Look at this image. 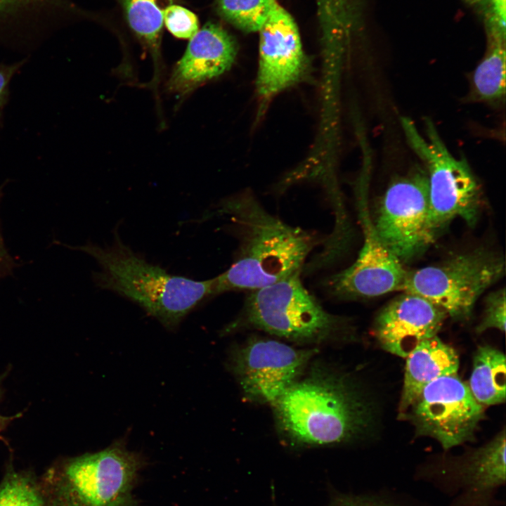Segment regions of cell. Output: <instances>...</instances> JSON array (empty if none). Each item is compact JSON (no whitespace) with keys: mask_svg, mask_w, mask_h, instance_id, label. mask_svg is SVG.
<instances>
[{"mask_svg":"<svg viewBox=\"0 0 506 506\" xmlns=\"http://www.w3.org/2000/svg\"><path fill=\"white\" fill-rule=\"evenodd\" d=\"M365 192L360 195L358 209L363 233L362 248L356 261L328 277L327 292L337 298H370L403 292L408 271L382 243L369 214Z\"/></svg>","mask_w":506,"mask_h":506,"instance_id":"8fae6325","label":"cell"},{"mask_svg":"<svg viewBox=\"0 0 506 506\" xmlns=\"http://www.w3.org/2000/svg\"><path fill=\"white\" fill-rule=\"evenodd\" d=\"M214 214L227 216L239 242L230 268L214 278L212 296L249 292L300 274L318 242L313 233L268 213L249 193L224 199Z\"/></svg>","mask_w":506,"mask_h":506,"instance_id":"6da1fadb","label":"cell"},{"mask_svg":"<svg viewBox=\"0 0 506 506\" xmlns=\"http://www.w3.org/2000/svg\"><path fill=\"white\" fill-rule=\"evenodd\" d=\"M505 354L495 347L483 345L475 351L467 385L474 398L481 405L505 403Z\"/></svg>","mask_w":506,"mask_h":506,"instance_id":"ac0fdd59","label":"cell"},{"mask_svg":"<svg viewBox=\"0 0 506 506\" xmlns=\"http://www.w3.org/2000/svg\"><path fill=\"white\" fill-rule=\"evenodd\" d=\"M485 22L487 48L473 72L471 90L476 100L495 104L505 96V29L491 20Z\"/></svg>","mask_w":506,"mask_h":506,"instance_id":"2e32d148","label":"cell"},{"mask_svg":"<svg viewBox=\"0 0 506 506\" xmlns=\"http://www.w3.org/2000/svg\"><path fill=\"white\" fill-rule=\"evenodd\" d=\"M93 257L100 271L93 273L96 285L127 298L174 329L202 300L212 297L214 278L195 280L167 273L134 252L117 230L105 246L91 242L72 247Z\"/></svg>","mask_w":506,"mask_h":506,"instance_id":"3957f363","label":"cell"},{"mask_svg":"<svg viewBox=\"0 0 506 506\" xmlns=\"http://www.w3.org/2000/svg\"><path fill=\"white\" fill-rule=\"evenodd\" d=\"M485 304L484 316L477 326L476 332L481 333L493 328L504 332L506 320L505 288L490 294Z\"/></svg>","mask_w":506,"mask_h":506,"instance_id":"cb8c5ba5","label":"cell"},{"mask_svg":"<svg viewBox=\"0 0 506 506\" xmlns=\"http://www.w3.org/2000/svg\"><path fill=\"white\" fill-rule=\"evenodd\" d=\"M504 273L500 255L476 249L408 271L403 292L424 297L456 320H465L479 297Z\"/></svg>","mask_w":506,"mask_h":506,"instance_id":"52a82bcc","label":"cell"},{"mask_svg":"<svg viewBox=\"0 0 506 506\" xmlns=\"http://www.w3.org/2000/svg\"><path fill=\"white\" fill-rule=\"evenodd\" d=\"M168 30L181 39H190L199 30L197 16L190 10L179 5L168 6L163 16Z\"/></svg>","mask_w":506,"mask_h":506,"instance_id":"603a6c76","label":"cell"},{"mask_svg":"<svg viewBox=\"0 0 506 506\" xmlns=\"http://www.w3.org/2000/svg\"><path fill=\"white\" fill-rule=\"evenodd\" d=\"M505 430L474 450L460 466L462 480L472 495L484 498L505 482Z\"/></svg>","mask_w":506,"mask_h":506,"instance_id":"e0dca14e","label":"cell"},{"mask_svg":"<svg viewBox=\"0 0 506 506\" xmlns=\"http://www.w3.org/2000/svg\"><path fill=\"white\" fill-rule=\"evenodd\" d=\"M399 412L403 415L422 389L442 376L455 375L459 357L437 335L421 342L406 357Z\"/></svg>","mask_w":506,"mask_h":506,"instance_id":"9a60e30c","label":"cell"},{"mask_svg":"<svg viewBox=\"0 0 506 506\" xmlns=\"http://www.w3.org/2000/svg\"><path fill=\"white\" fill-rule=\"evenodd\" d=\"M141 466L140 456L117 442L58 461L39 482L46 506H137L132 490Z\"/></svg>","mask_w":506,"mask_h":506,"instance_id":"277c9868","label":"cell"},{"mask_svg":"<svg viewBox=\"0 0 506 506\" xmlns=\"http://www.w3.org/2000/svg\"><path fill=\"white\" fill-rule=\"evenodd\" d=\"M26 60L13 64H0V126L2 124L4 108L9 98V85L11 79L25 65Z\"/></svg>","mask_w":506,"mask_h":506,"instance_id":"d4e9b609","label":"cell"},{"mask_svg":"<svg viewBox=\"0 0 506 506\" xmlns=\"http://www.w3.org/2000/svg\"><path fill=\"white\" fill-rule=\"evenodd\" d=\"M259 32L257 89L270 98L302 79L307 63L297 26L278 1Z\"/></svg>","mask_w":506,"mask_h":506,"instance_id":"7c38bea8","label":"cell"},{"mask_svg":"<svg viewBox=\"0 0 506 506\" xmlns=\"http://www.w3.org/2000/svg\"><path fill=\"white\" fill-rule=\"evenodd\" d=\"M401 124L427 175L431 216L437 235L458 218L474 226L481 209V190L467 161L449 151L429 118L424 119V134L408 117H402Z\"/></svg>","mask_w":506,"mask_h":506,"instance_id":"5b68a950","label":"cell"},{"mask_svg":"<svg viewBox=\"0 0 506 506\" xmlns=\"http://www.w3.org/2000/svg\"><path fill=\"white\" fill-rule=\"evenodd\" d=\"M314 353L276 340L254 339L236 350L232 367L248 398L273 404L299 379Z\"/></svg>","mask_w":506,"mask_h":506,"instance_id":"30bf717a","label":"cell"},{"mask_svg":"<svg viewBox=\"0 0 506 506\" xmlns=\"http://www.w3.org/2000/svg\"><path fill=\"white\" fill-rule=\"evenodd\" d=\"M4 187V184L0 186V202ZM15 267L16 263L6 247L0 228V278L11 275Z\"/></svg>","mask_w":506,"mask_h":506,"instance_id":"4316f807","label":"cell"},{"mask_svg":"<svg viewBox=\"0 0 506 506\" xmlns=\"http://www.w3.org/2000/svg\"><path fill=\"white\" fill-rule=\"evenodd\" d=\"M385 247L402 263L410 261L433 242L428 179L422 167L392 181L372 220Z\"/></svg>","mask_w":506,"mask_h":506,"instance_id":"ba28073f","label":"cell"},{"mask_svg":"<svg viewBox=\"0 0 506 506\" xmlns=\"http://www.w3.org/2000/svg\"><path fill=\"white\" fill-rule=\"evenodd\" d=\"M176 1L117 0L124 10L129 27L150 51L157 70L164 12Z\"/></svg>","mask_w":506,"mask_h":506,"instance_id":"d6986e66","label":"cell"},{"mask_svg":"<svg viewBox=\"0 0 506 506\" xmlns=\"http://www.w3.org/2000/svg\"><path fill=\"white\" fill-rule=\"evenodd\" d=\"M66 0H0V40L62 15Z\"/></svg>","mask_w":506,"mask_h":506,"instance_id":"ffe728a7","label":"cell"},{"mask_svg":"<svg viewBox=\"0 0 506 506\" xmlns=\"http://www.w3.org/2000/svg\"><path fill=\"white\" fill-rule=\"evenodd\" d=\"M0 506H46L39 482L9 466L0 484Z\"/></svg>","mask_w":506,"mask_h":506,"instance_id":"7402d4cb","label":"cell"},{"mask_svg":"<svg viewBox=\"0 0 506 506\" xmlns=\"http://www.w3.org/2000/svg\"><path fill=\"white\" fill-rule=\"evenodd\" d=\"M401 416L412 422L417 435L433 438L448 450L474 439L484 408L455 374L427 384Z\"/></svg>","mask_w":506,"mask_h":506,"instance_id":"9c48e42d","label":"cell"},{"mask_svg":"<svg viewBox=\"0 0 506 506\" xmlns=\"http://www.w3.org/2000/svg\"><path fill=\"white\" fill-rule=\"evenodd\" d=\"M272 335L300 342H318L349 332L342 317L327 312L296 274L249 291L240 318Z\"/></svg>","mask_w":506,"mask_h":506,"instance_id":"8992f818","label":"cell"},{"mask_svg":"<svg viewBox=\"0 0 506 506\" xmlns=\"http://www.w3.org/2000/svg\"><path fill=\"white\" fill-rule=\"evenodd\" d=\"M486 1L487 13L485 18L495 20L502 28L505 29L506 0Z\"/></svg>","mask_w":506,"mask_h":506,"instance_id":"83f0119b","label":"cell"},{"mask_svg":"<svg viewBox=\"0 0 506 506\" xmlns=\"http://www.w3.org/2000/svg\"><path fill=\"white\" fill-rule=\"evenodd\" d=\"M447 316L424 297L403 292L379 311L374 332L383 349L406 358L421 342L437 335Z\"/></svg>","mask_w":506,"mask_h":506,"instance_id":"4fadbf2b","label":"cell"},{"mask_svg":"<svg viewBox=\"0 0 506 506\" xmlns=\"http://www.w3.org/2000/svg\"><path fill=\"white\" fill-rule=\"evenodd\" d=\"M276 0H217L219 14L236 27L259 32L267 20Z\"/></svg>","mask_w":506,"mask_h":506,"instance_id":"44dd1931","label":"cell"},{"mask_svg":"<svg viewBox=\"0 0 506 506\" xmlns=\"http://www.w3.org/2000/svg\"><path fill=\"white\" fill-rule=\"evenodd\" d=\"M5 377H6V372L0 376V401L2 399L4 393V389L3 387L2 382ZM21 415V413L16 414L12 416H6L0 414V439L1 438V433L8 427V426L12 422V421L16 418H18Z\"/></svg>","mask_w":506,"mask_h":506,"instance_id":"f1b7e54d","label":"cell"},{"mask_svg":"<svg viewBox=\"0 0 506 506\" xmlns=\"http://www.w3.org/2000/svg\"><path fill=\"white\" fill-rule=\"evenodd\" d=\"M329 506H394L382 500L353 495H336Z\"/></svg>","mask_w":506,"mask_h":506,"instance_id":"484cf974","label":"cell"},{"mask_svg":"<svg viewBox=\"0 0 506 506\" xmlns=\"http://www.w3.org/2000/svg\"><path fill=\"white\" fill-rule=\"evenodd\" d=\"M285 436L298 445L353 441L370 433L377 409L355 380L335 371L314 369L273 404Z\"/></svg>","mask_w":506,"mask_h":506,"instance_id":"7a4b0ae2","label":"cell"},{"mask_svg":"<svg viewBox=\"0 0 506 506\" xmlns=\"http://www.w3.org/2000/svg\"><path fill=\"white\" fill-rule=\"evenodd\" d=\"M237 45L233 37L217 24L208 22L190 39L167 84L168 89L180 96L217 77L233 65Z\"/></svg>","mask_w":506,"mask_h":506,"instance_id":"5bb4252c","label":"cell"}]
</instances>
